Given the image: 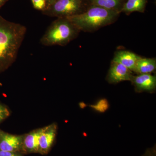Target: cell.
Masks as SVG:
<instances>
[{
	"label": "cell",
	"instance_id": "obj_1",
	"mask_svg": "<svg viewBox=\"0 0 156 156\" xmlns=\"http://www.w3.org/2000/svg\"><path fill=\"white\" fill-rule=\"evenodd\" d=\"M26 32L24 25L0 16V70L9 67L17 59Z\"/></svg>",
	"mask_w": 156,
	"mask_h": 156
},
{
	"label": "cell",
	"instance_id": "obj_2",
	"mask_svg": "<svg viewBox=\"0 0 156 156\" xmlns=\"http://www.w3.org/2000/svg\"><path fill=\"white\" fill-rule=\"evenodd\" d=\"M120 14L116 11L89 5L83 13L68 18L80 31L93 32L113 23Z\"/></svg>",
	"mask_w": 156,
	"mask_h": 156
},
{
	"label": "cell",
	"instance_id": "obj_3",
	"mask_svg": "<svg viewBox=\"0 0 156 156\" xmlns=\"http://www.w3.org/2000/svg\"><path fill=\"white\" fill-rule=\"evenodd\" d=\"M80 30L68 18H57L47 29L40 43L45 46H65L77 37Z\"/></svg>",
	"mask_w": 156,
	"mask_h": 156
},
{
	"label": "cell",
	"instance_id": "obj_4",
	"mask_svg": "<svg viewBox=\"0 0 156 156\" xmlns=\"http://www.w3.org/2000/svg\"><path fill=\"white\" fill-rule=\"evenodd\" d=\"M86 0H55L43 14L57 18H68L83 13L89 7Z\"/></svg>",
	"mask_w": 156,
	"mask_h": 156
},
{
	"label": "cell",
	"instance_id": "obj_5",
	"mask_svg": "<svg viewBox=\"0 0 156 156\" xmlns=\"http://www.w3.org/2000/svg\"><path fill=\"white\" fill-rule=\"evenodd\" d=\"M133 76V72L119 62L112 60L106 79L109 83L115 84L123 81H131Z\"/></svg>",
	"mask_w": 156,
	"mask_h": 156
},
{
	"label": "cell",
	"instance_id": "obj_6",
	"mask_svg": "<svg viewBox=\"0 0 156 156\" xmlns=\"http://www.w3.org/2000/svg\"><path fill=\"white\" fill-rule=\"evenodd\" d=\"M23 135H14L0 130V151L18 152L22 150Z\"/></svg>",
	"mask_w": 156,
	"mask_h": 156
},
{
	"label": "cell",
	"instance_id": "obj_7",
	"mask_svg": "<svg viewBox=\"0 0 156 156\" xmlns=\"http://www.w3.org/2000/svg\"><path fill=\"white\" fill-rule=\"evenodd\" d=\"M57 129L55 123L44 127L39 138V153L46 154L49 152L55 140Z\"/></svg>",
	"mask_w": 156,
	"mask_h": 156
},
{
	"label": "cell",
	"instance_id": "obj_8",
	"mask_svg": "<svg viewBox=\"0 0 156 156\" xmlns=\"http://www.w3.org/2000/svg\"><path fill=\"white\" fill-rule=\"evenodd\" d=\"M131 82L138 92H151L156 89V77L151 74L133 76Z\"/></svg>",
	"mask_w": 156,
	"mask_h": 156
},
{
	"label": "cell",
	"instance_id": "obj_9",
	"mask_svg": "<svg viewBox=\"0 0 156 156\" xmlns=\"http://www.w3.org/2000/svg\"><path fill=\"white\" fill-rule=\"evenodd\" d=\"M141 57L128 50H119L115 53L112 61L122 65L131 71H134L137 60Z\"/></svg>",
	"mask_w": 156,
	"mask_h": 156
},
{
	"label": "cell",
	"instance_id": "obj_10",
	"mask_svg": "<svg viewBox=\"0 0 156 156\" xmlns=\"http://www.w3.org/2000/svg\"><path fill=\"white\" fill-rule=\"evenodd\" d=\"M43 129H35L23 135L22 150L27 153H39V138Z\"/></svg>",
	"mask_w": 156,
	"mask_h": 156
},
{
	"label": "cell",
	"instance_id": "obj_11",
	"mask_svg": "<svg viewBox=\"0 0 156 156\" xmlns=\"http://www.w3.org/2000/svg\"><path fill=\"white\" fill-rule=\"evenodd\" d=\"M126 0H86L89 5L98 6L121 13Z\"/></svg>",
	"mask_w": 156,
	"mask_h": 156
},
{
	"label": "cell",
	"instance_id": "obj_12",
	"mask_svg": "<svg viewBox=\"0 0 156 156\" xmlns=\"http://www.w3.org/2000/svg\"><path fill=\"white\" fill-rule=\"evenodd\" d=\"M156 69V59L154 58H143L137 60L133 72L138 74H151Z\"/></svg>",
	"mask_w": 156,
	"mask_h": 156
},
{
	"label": "cell",
	"instance_id": "obj_13",
	"mask_svg": "<svg viewBox=\"0 0 156 156\" xmlns=\"http://www.w3.org/2000/svg\"><path fill=\"white\" fill-rule=\"evenodd\" d=\"M147 0H126L121 13L129 15L134 12L144 13Z\"/></svg>",
	"mask_w": 156,
	"mask_h": 156
},
{
	"label": "cell",
	"instance_id": "obj_14",
	"mask_svg": "<svg viewBox=\"0 0 156 156\" xmlns=\"http://www.w3.org/2000/svg\"><path fill=\"white\" fill-rule=\"evenodd\" d=\"M35 9L44 11L47 9V4L46 0H31Z\"/></svg>",
	"mask_w": 156,
	"mask_h": 156
},
{
	"label": "cell",
	"instance_id": "obj_15",
	"mask_svg": "<svg viewBox=\"0 0 156 156\" xmlns=\"http://www.w3.org/2000/svg\"><path fill=\"white\" fill-rule=\"evenodd\" d=\"M92 107L98 111L102 112L108 108V104L106 100L102 99L99 101L95 105H92Z\"/></svg>",
	"mask_w": 156,
	"mask_h": 156
},
{
	"label": "cell",
	"instance_id": "obj_16",
	"mask_svg": "<svg viewBox=\"0 0 156 156\" xmlns=\"http://www.w3.org/2000/svg\"><path fill=\"white\" fill-rule=\"evenodd\" d=\"M10 115V112L5 105L0 104V124Z\"/></svg>",
	"mask_w": 156,
	"mask_h": 156
},
{
	"label": "cell",
	"instance_id": "obj_17",
	"mask_svg": "<svg viewBox=\"0 0 156 156\" xmlns=\"http://www.w3.org/2000/svg\"><path fill=\"white\" fill-rule=\"evenodd\" d=\"M0 156H21L18 152L0 151Z\"/></svg>",
	"mask_w": 156,
	"mask_h": 156
},
{
	"label": "cell",
	"instance_id": "obj_18",
	"mask_svg": "<svg viewBox=\"0 0 156 156\" xmlns=\"http://www.w3.org/2000/svg\"><path fill=\"white\" fill-rule=\"evenodd\" d=\"M47 4V8L50 5L55 1V0H46Z\"/></svg>",
	"mask_w": 156,
	"mask_h": 156
},
{
	"label": "cell",
	"instance_id": "obj_19",
	"mask_svg": "<svg viewBox=\"0 0 156 156\" xmlns=\"http://www.w3.org/2000/svg\"><path fill=\"white\" fill-rule=\"evenodd\" d=\"M7 0H0V8L6 3Z\"/></svg>",
	"mask_w": 156,
	"mask_h": 156
}]
</instances>
